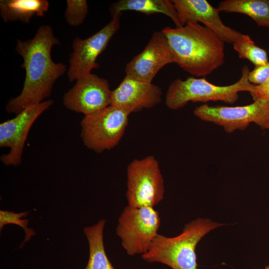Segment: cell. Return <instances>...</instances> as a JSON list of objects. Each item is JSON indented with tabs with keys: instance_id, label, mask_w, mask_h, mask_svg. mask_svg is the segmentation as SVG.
I'll return each instance as SVG.
<instances>
[{
	"instance_id": "obj_13",
	"label": "cell",
	"mask_w": 269,
	"mask_h": 269,
	"mask_svg": "<svg viewBox=\"0 0 269 269\" xmlns=\"http://www.w3.org/2000/svg\"><path fill=\"white\" fill-rule=\"evenodd\" d=\"M161 89L148 82L126 76L119 86L112 90L110 105L129 112L150 109L161 101Z\"/></svg>"
},
{
	"instance_id": "obj_25",
	"label": "cell",
	"mask_w": 269,
	"mask_h": 269,
	"mask_svg": "<svg viewBox=\"0 0 269 269\" xmlns=\"http://www.w3.org/2000/svg\"><path fill=\"white\" fill-rule=\"evenodd\" d=\"M264 269H269V265L265 267V268Z\"/></svg>"
},
{
	"instance_id": "obj_12",
	"label": "cell",
	"mask_w": 269,
	"mask_h": 269,
	"mask_svg": "<svg viewBox=\"0 0 269 269\" xmlns=\"http://www.w3.org/2000/svg\"><path fill=\"white\" fill-rule=\"evenodd\" d=\"M175 63L167 39L161 31L154 32L144 49L126 65V76L152 82L164 66Z\"/></svg>"
},
{
	"instance_id": "obj_4",
	"label": "cell",
	"mask_w": 269,
	"mask_h": 269,
	"mask_svg": "<svg viewBox=\"0 0 269 269\" xmlns=\"http://www.w3.org/2000/svg\"><path fill=\"white\" fill-rule=\"evenodd\" d=\"M249 72L248 66H244L240 79L228 86L215 85L205 78L189 77L184 80L176 79L168 88L165 104L168 109L176 110L189 102L205 103L221 101L234 104L239 98V92H250L255 86L249 81Z\"/></svg>"
},
{
	"instance_id": "obj_18",
	"label": "cell",
	"mask_w": 269,
	"mask_h": 269,
	"mask_svg": "<svg viewBox=\"0 0 269 269\" xmlns=\"http://www.w3.org/2000/svg\"><path fill=\"white\" fill-rule=\"evenodd\" d=\"M219 11L250 16L260 26L269 27V0H225L219 2Z\"/></svg>"
},
{
	"instance_id": "obj_17",
	"label": "cell",
	"mask_w": 269,
	"mask_h": 269,
	"mask_svg": "<svg viewBox=\"0 0 269 269\" xmlns=\"http://www.w3.org/2000/svg\"><path fill=\"white\" fill-rule=\"evenodd\" d=\"M106 220L102 219L83 230L89 248V260L85 269H115L109 260L104 248L103 232Z\"/></svg>"
},
{
	"instance_id": "obj_6",
	"label": "cell",
	"mask_w": 269,
	"mask_h": 269,
	"mask_svg": "<svg viewBox=\"0 0 269 269\" xmlns=\"http://www.w3.org/2000/svg\"><path fill=\"white\" fill-rule=\"evenodd\" d=\"M160 220L154 207H125L118 219L116 233L128 255H142L148 251L158 235Z\"/></svg>"
},
{
	"instance_id": "obj_1",
	"label": "cell",
	"mask_w": 269,
	"mask_h": 269,
	"mask_svg": "<svg viewBox=\"0 0 269 269\" xmlns=\"http://www.w3.org/2000/svg\"><path fill=\"white\" fill-rule=\"evenodd\" d=\"M60 44L53 28L47 24L41 25L32 38L17 40L15 50L23 59L21 66L25 70V76L20 94L6 105L8 113L16 115L51 95L55 82L67 70L64 64L55 63L52 59V47Z\"/></svg>"
},
{
	"instance_id": "obj_24",
	"label": "cell",
	"mask_w": 269,
	"mask_h": 269,
	"mask_svg": "<svg viewBox=\"0 0 269 269\" xmlns=\"http://www.w3.org/2000/svg\"><path fill=\"white\" fill-rule=\"evenodd\" d=\"M269 129V122L264 126L263 129Z\"/></svg>"
},
{
	"instance_id": "obj_23",
	"label": "cell",
	"mask_w": 269,
	"mask_h": 269,
	"mask_svg": "<svg viewBox=\"0 0 269 269\" xmlns=\"http://www.w3.org/2000/svg\"><path fill=\"white\" fill-rule=\"evenodd\" d=\"M250 93L254 101L258 99L269 101V78L263 84L260 85H255L253 90Z\"/></svg>"
},
{
	"instance_id": "obj_14",
	"label": "cell",
	"mask_w": 269,
	"mask_h": 269,
	"mask_svg": "<svg viewBox=\"0 0 269 269\" xmlns=\"http://www.w3.org/2000/svg\"><path fill=\"white\" fill-rule=\"evenodd\" d=\"M183 25L188 22H201L224 42L233 43L242 33L224 24L219 10L206 0H172Z\"/></svg>"
},
{
	"instance_id": "obj_7",
	"label": "cell",
	"mask_w": 269,
	"mask_h": 269,
	"mask_svg": "<svg viewBox=\"0 0 269 269\" xmlns=\"http://www.w3.org/2000/svg\"><path fill=\"white\" fill-rule=\"evenodd\" d=\"M127 179L129 206L153 207L163 199L164 180L159 162L154 156L132 161L127 166Z\"/></svg>"
},
{
	"instance_id": "obj_15",
	"label": "cell",
	"mask_w": 269,
	"mask_h": 269,
	"mask_svg": "<svg viewBox=\"0 0 269 269\" xmlns=\"http://www.w3.org/2000/svg\"><path fill=\"white\" fill-rule=\"evenodd\" d=\"M112 18L122 14V12L133 10L146 14L162 13L171 19L176 27L183 26L181 23L172 0H119L109 6Z\"/></svg>"
},
{
	"instance_id": "obj_21",
	"label": "cell",
	"mask_w": 269,
	"mask_h": 269,
	"mask_svg": "<svg viewBox=\"0 0 269 269\" xmlns=\"http://www.w3.org/2000/svg\"><path fill=\"white\" fill-rule=\"evenodd\" d=\"M28 212H23L16 213L13 211H0V230L1 231L4 225L7 224H15L22 228L25 232V238L22 245L29 240L31 237L35 234V231L31 228H28V220L21 219L28 215Z\"/></svg>"
},
{
	"instance_id": "obj_5",
	"label": "cell",
	"mask_w": 269,
	"mask_h": 269,
	"mask_svg": "<svg viewBox=\"0 0 269 269\" xmlns=\"http://www.w3.org/2000/svg\"><path fill=\"white\" fill-rule=\"evenodd\" d=\"M130 115L123 109L110 105L84 116L80 122V135L85 146L98 153L114 148L124 134Z\"/></svg>"
},
{
	"instance_id": "obj_8",
	"label": "cell",
	"mask_w": 269,
	"mask_h": 269,
	"mask_svg": "<svg viewBox=\"0 0 269 269\" xmlns=\"http://www.w3.org/2000/svg\"><path fill=\"white\" fill-rule=\"evenodd\" d=\"M194 114L203 121L222 127L229 133L244 130L251 123L263 129L269 122V101L258 99L251 104L237 107L204 104L197 107Z\"/></svg>"
},
{
	"instance_id": "obj_20",
	"label": "cell",
	"mask_w": 269,
	"mask_h": 269,
	"mask_svg": "<svg viewBox=\"0 0 269 269\" xmlns=\"http://www.w3.org/2000/svg\"><path fill=\"white\" fill-rule=\"evenodd\" d=\"M64 16L68 24L77 27L82 24L88 13V4L86 0H67Z\"/></svg>"
},
{
	"instance_id": "obj_16",
	"label": "cell",
	"mask_w": 269,
	"mask_h": 269,
	"mask_svg": "<svg viewBox=\"0 0 269 269\" xmlns=\"http://www.w3.org/2000/svg\"><path fill=\"white\" fill-rule=\"evenodd\" d=\"M49 7L46 0H0V15L5 22L28 24L34 16H43Z\"/></svg>"
},
{
	"instance_id": "obj_19",
	"label": "cell",
	"mask_w": 269,
	"mask_h": 269,
	"mask_svg": "<svg viewBox=\"0 0 269 269\" xmlns=\"http://www.w3.org/2000/svg\"><path fill=\"white\" fill-rule=\"evenodd\" d=\"M233 45L240 58L248 59L255 66L266 64L269 62L267 51L256 45L247 34L242 33Z\"/></svg>"
},
{
	"instance_id": "obj_10",
	"label": "cell",
	"mask_w": 269,
	"mask_h": 269,
	"mask_svg": "<svg viewBox=\"0 0 269 269\" xmlns=\"http://www.w3.org/2000/svg\"><path fill=\"white\" fill-rule=\"evenodd\" d=\"M54 103L47 100L39 104L29 106L13 119L0 125V146L10 149L2 154L0 161L6 166H18L22 159L24 143L28 133L35 120Z\"/></svg>"
},
{
	"instance_id": "obj_11",
	"label": "cell",
	"mask_w": 269,
	"mask_h": 269,
	"mask_svg": "<svg viewBox=\"0 0 269 269\" xmlns=\"http://www.w3.org/2000/svg\"><path fill=\"white\" fill-rule=\"evenodd\" d=\"M111 92L107 79L90 73L76 81L65 93L63 104L68 110L86 116L110 106Z\"/></svg>"
},
{
	"instance_id": "obj_9",
	"label": "cell",
	"mask_w": 269,
	"mask_h": 269,
	"mask_svg": "<svg viewBox=\"0 0 269 269\" xmlns=\"http://www.w3.org/2000/svg\"><path fill=\"white\" fill-rule=\"evenodd\" d=\"M122 15L112 18L102 29L86 39L78 37L74 38L72 44V51L69 54L67 71L70 82L92 73L93 69L99 67L97 59L119 29Z\"/></svg>"
},
{
	"instance_id": "obj_2",
	"label": "cell",
	"mask_w": 269,
	"mask_h": 269,
	"mask_svg": "<svg viewBox=\"0 0 269 269\" xmlns=\"http://www.w3.org/2000/svg\"><path fill=\"white\" fill-rule=\"evenodd\" d=\"M161 31L167 39L175 63L193 76H205L224 63V42L204 25L188 22Z\"/></svg>"
},
{
	"instance_id": "obj_3",
	"label": "cell",
	"mask_w": 269,
	"mask_h": 269,
	"mask_svg": "<svg viewBox=\"0 0 269 269\" xmlns=\"http://www.w3.org/2000/svg\"><path fill=\"white\" fill-rule=\"evenodd\" d=\"M226 225L209 219L193 220L175 237L158 234L141 257L147 263H161L172 269H197L195 252L197 244L212 230Z\"/></svg>"
},
{
	"instance_id": "obj_22",
	"label": "cell",
	"mask_w": 269,
	"mask_h": 269,
	"mask_svg": "<svg viewBox=\"0 0 269 269\" xmlns=\"http://www.w3.org/2000/svg\"><path fill=\"white\" fill-rule=\"evenodd\" d=\"M269 78V62L264 65L255 66L254 69L250 71L248 80L250 83L255 85H260L265 83Z\"/></svg>"
}]
</instances>
